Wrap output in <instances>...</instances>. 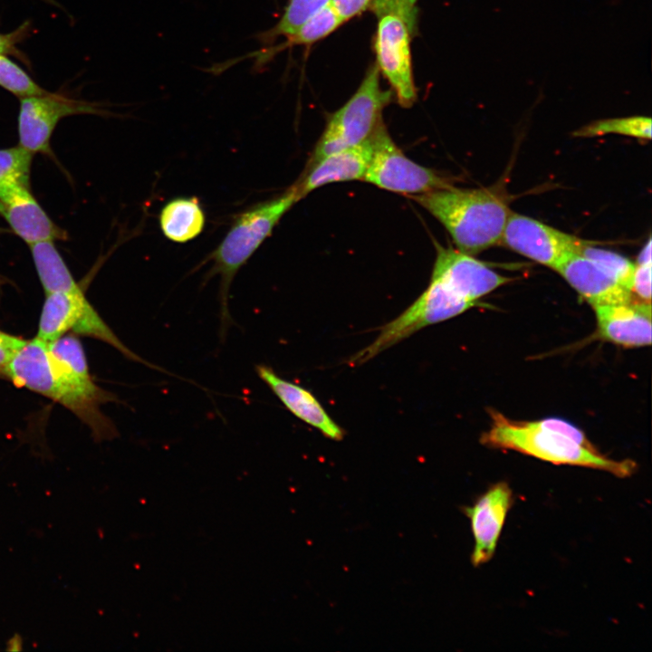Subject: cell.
Masks as SVG:
<instances>
[{
	"instance_id": "7c38bea8",
	"label": "cell",
	"mask_w": 652,
	"mask_h": 652,
	"mask_svg": "<svg viewBox=\"0 0 652 652\" xmlns=\"http://www.w3.org/2000/svg\"><path fill=\"white\" fill-rule=\"evenodd\" d=\"M0 215L28 245L67 238L66 231L50 218L33 196L30 184L0 185Z\"/></svg>"
},
{
	"instance_id": "5b68a950",
	"label": "cell",
	"mask_w": 652,
	"mask_h": 652,
	"mask_svg": "<svg viewBox=\"0 0 652 652\" xmlns=\"http://www.w3.org/2000/svg\"><path fill=\"white\" fill-rule=\"evenodd\" d=\"M392 93L381 89L379 68L377 64L372 65L356 92L328 120L310 165L368 139L382 120V111L390 102Z\"/></svg>"
},
{
	"instance_id": "7402d4cb",
	"label": "cell",
	"mask_w": 652,
	"mask_h": 652,
	"mask_svg": "<svg viewBox=\"0 0 652 652\" xmlns=\"http://www.w3.org/2000/svg\"><path fill=\"white\" fill-rule=\"evenodd\" d=\"M330 2L331 0H289L278 23L271 29L257 34L255 38L267 46L279 36L288 37Z\"/></svg>"
},
{
	"instance_id": "ffe728a7",
	"label": "cell",
	"mask_w": 652,
	"mask_h": 652,
	"mask_svg": "<svg viewBox=\"0 0 652 652\" xmlns=\"http://www.w3.org/2000/svg\"><path fill=\"white\" fill-rule=\"evenodd\" d=\"M29 248L45 294L55 292H82L56 249L54 241L37 242L30 244Z\"/></svg>"
},
{
	"instance_id": "83f0119b",
	"label": "cell",
	"mask_w": 652,
	"mask_h": 652,
	"mask_svg": "<svg viewBox=\"0 0 652 652\" xmlns=\"http://www.w3.org/2000/svg\"><path fill=\"white\" fill-rule=\"evenodd\" d=\"M30 30V23L24 22L10 33H0V53L12 55L27 62V58L21 53L18 44L29 35Z\"/></svg>"
},
{
	"instance_id": "2e32d148",
	"label": "cell",
	"mask_w": 652,
	"mask_h": 652,
	"mask_svg": "<svg viewBox=\"0 0 652 652\" xmlns=\"http://www.w3.org/2000/svg\"><path fill=\"white\" fill-rule=\"evenodd\" d=\"M373 153L370 137L365 141L321 158L310 165L306 173L292 187L300 199L324 185L360 180L369 166Z\"/></svg>"
},
{
	"instance_id": "8fae6325",
	"label": "cell",
	"mask_w": 652,
	"mask_h": 652,
	"mask_svg": "<svg viewBox=\"0 0 652 652\" xmlns=\"http://www.w3.org/2000/svg\"><path fill=\"white\" fill-rule=\"evenodd\" d=\"M410 33L397 15L379 18L375 51L379 71L392 87L398 103L410 108L417 99L409 48Z\"/></svg>"
},
{
	"instance_id": "e0dca14e",
	"label": "cell",
	"mask_w": 652,
	"mask_h": 652,
	"mask_svg": "<svg viewBox=\"0 0 652 652\" xmlns=\"http://www.w3.org/2000/svg\"><path fill=\"white\" fill-rule=\"evenodd\" d=\"M599 336L625 347L651 343V304L640 300L628 303L593 306Z\"/></svg>"
},
{
	"instance_id": "52a82bcc",
	"label": "cell",
	"mask_w": 652,
	"mask_h": 652,
	"mask_svg": "<svg viewBox=\"0 0 652 652\" xmlns=\"http://www.w3.org/2000/svg\"><path fill=\"white\" fill-rule=\"evenodd\" d=\"M68 332L101 340L131 360L158 369L129 350L118 338L90 303L83 291L46 293L35 337L51 342Z\"/></svg>"
},
{
	"instance_id": "603a6c76",
	"label": "cell",
	"mask_w": 652,
	"mask_h": 652,
	"mask_svg": "<svg viewBox=\"0 0 652 652\" xmlns=\"http://www.w3.org/2000/svg\"><path fill=\"white\" fill-rule=\"evenodd\" d=\"M619 134L642 139H651V119L645 116L606 119L593 121L575 130L574 137L591 138Z\"/></svg>"
},
{
	"instance_id": "ac0fdd59",
	"label": "cell",
	"mask_w": 652,
	"mask_h": 652,
	"mask_svg": "<svg viewBox=\"0 0 652 652\" xmlns=\"http://www.w3.org/2000/svg\"><path fill=\"white\" fill-rule=\"evenodd\" d=\"M259 378L296 417L315 427L326 437L340 441L343 430L333 421L317 398L302 387L288 381L266 365L255 366Z\"/></svg>"
},
{
	"instance_id": "6da1fadb",
	"label": "cell",
	"mask_w": 652,
	"mask_h": 652,
	"mask_svg": "<svg viewBox=\"0 0 652 652\" xmlns=\"http://www.w3.org/2000/svg\"><path fill=\"white\" fill-rule=\"evenodd\" d=\"M14 385L41 394L71 410L91 431L96 440L118 435L113 422L101 410L116 396L99 387L90 375H82L53 357L46 342L25 340L1 374Z\"/></svg>"
},
{
	"instance_id": "30bf717a",
	"label": "cell",
	"mask_w": 652,
	"mask_h": 652,
	"mask_svg": "<svg viewBox=\"0 0 652 652\" xmlns=\"http://www.w3.org/2000/svg\"><path fill=\"white\" fill-rule=\"evenodd\" d=\"M500 242L513 251L555 270L589 243L530 216L510 211Z\"/></svg>"
},
{
	"instance_id": "ba28073f",
	"label": "cell",
	"mask_w": 652,
	"mask_h": 652,
	"mask_svg": "<svg viewBox=\"0 0 652 652\" xmlns=\"http://www.w3.org/2000/svg\"><path fill=\"white\" fill-rule=\"evenodd\" d=\"M373 153L363 180L380 188L418 195L449 187L451 180L408 158L393 141L381 120L370 136Z\"/></svg>"
},
{
	"instance_id": "7a4b0ae2",
	"label": "cell",
	"mask_w": 652,
	"mask_h": 652,
	"mask_svg": "<svg viewBox=\"0 0 652 652\" xmlns=\"http://www.w3.org/2000/svg\"><path fill=\"white\" fill-rule=\"evenodd\" d=\"M492 425L481 438L487 446L510 449L550 462L604 470L618 477L631 475L636 464L606 457L570 423L559 418L513 420L492 411Z\"/></svg>"
},
{
	"instance_id": "4dcf8cb0",
	"label": "cell",
	"mask_w": 652,
	"mask_h": 652,
	"mask_svg": "<svg viewBox=\"0 0 652 652\" xmlns=\"http://www.w3.org/2000/svg\"><path fill=\"white\" fill-rule=\"evenodd\" d=\"M24 341L25 340L20 337L14 336L12 334L0 331V346L18 349L24 344Z\"/></svg>"
},
{
	"instance_id": "d6a6232c",
	"label": "cell",
	"mask_w": 652,
	"mask_h": 652,
	"mask_svg": "<svg viewBox=\"0 0 652 652\" xmlns=\"http://www.w3.org/2000/svg\"><path fill=\"white\" fill-rule=\"evenodd\" d=\"M651 239L649 238L647 244L640 251L637 263H651Z\"/></svg>"
},
{
	"instance_id": "9a60e30c",
	"label": "cell",
	"mask_w": 652,
	"mask_h": 652,
	"mask_svg": "<svg viewBox=\"0 0 652 652\" xmlns=\"http://www.w3.org/2000/svg\"><path fill=\"white\" fill-rule=\"evenodd\" d=\"M555 271L592 307L639 300L600 266L580 254L567 257Z\"/></svg>"
},
{
	"instance_id": "d4e9b609",
	"label": "cell",
	"mask_w": 652,
	"mask_h": 652,
	"mask_svg": "<svg viewBox=\"0 0 652 652\" xmlns=\"http://www.w3.org/2000/svg\"><path fill=\"white\" fill-rule=\"evenodd\" d=\"M0 87L19 99L45 94L40 86L21 66L0 53Z\"/></svg>"
},
{
	"instance_id": "836d02e7",
	"label": "cell",
	"mask_w": 652,
	"mask_h": 652,
	"mask_svg": "<svg viewBox=\"0 0 652 652\" xmlns=\"http://www.w3.org/2000/svg\"><path fill=\"white\" fill-rule=\"evenodd\" d=\"M7 645V649L10 651L21 650L23 647V639L19 635L15 634L8 640Z\"/></svg>"
},
{
	"instance_id": "8992f818",
	"label": "cell",
	"mask_w": 652,
	"mask_h": 652,
	"mask_svg": "<svg viewBox=\"0 0 652 652\" xmlns=\"http://www.w3.org/2000/svg\"><path fill=\"white\" fill-rule=\"evenodd\" d=\"M475 304L459 296L443 282L431 278L424 292L400 315L382 326L378 337L354 354L349 364L365 363L422 328L451 319Z\"/></svg>"
},
{
	"instance_id": "9c48e42d",
	"label": "cell",
	"mask_w": 652,
	"mask_h": 652,
	"mask_svg": "<svg viewBox=\"0 0 652 652\" xmlns=\"http://www.w3.org/2000/svg\"><path fill=\"white\" fill-rule=\"evenodd\" d=\"M19 100L18 145L33 154L52 155L51 138L62 119L79 114H107L94 103L49 91Z\"/></svg>"
},
{
	"instance_id": "f546056e",
	"label": "cell",
	"mask_w": 652,
	"mask_h": 652,
	"mask_svg": "<svg viewBox=\"0 0 652 652\" xmlns=\"http://www.w3.org/2000/svg\"><path fill=\"white\" fill-rule=\"evenodd\" d=\"M372 0H331V5L343 22L369 7Z\"/></svg>"
},
{
	"instance_id": "cb8c5ba5",
	"label": "cell",
	"mask_w": 652,
	"mask_h": 652,
	"mask_svg": "<svg viewBox=\"0 0 652 652\" xmlns=\"http://www.w3.org/2000/svg\"><path fill=\"white\" fill-rule=\"evenodd\" d=\"M593 244V242L587 243L579 254L597 264L630 291L635 264L617 253L598 248Z\"/></svg>"
},
{
	"instance_id": "f1b7e54d",
	"label": "cell",
	"mask_w": 652,
	"mask_h": 652,
	"mask_svg": "<svg viewBox=\"0 0 652 652\" xmlns=\"http://www.w3.org/2000/svg\"><path fill=\"white\" fill-rule=\"evenodd\" d=\"M631 292L639 300H651V263H636L631 282Z\"/></svg>"
},
{
	"instance_id": "1f68e13d",
	"label": "cell",
	"mask_w": 652,
	"mask_h": 652,
	"mask_svg": "<svg viewBox=\"0 0 652 652\" xmlns=\"http://www.w3.org/2000/svg\"><path fill=\"white\" fill-rule=\"evenodd\" d=\"M17 349H12L5 346H0V374L3 373L10 361L12 356Z\"/></svg>"
},
{
	"instance_id": "3957f363",
	"label": "cell",
	"mask_w": 652,
	"mask_h": 652,
	"mask_svg": "<svg viewBox=\"0 0 652 652\" xmlns=\"http://www.w3.org/2000/svg\"><path fill=\"white\" fill-rule=\"evenodd\" d=\"M410 197L446 227L459 251L468 254L500 243L510 213L503 199L485 188L451 186Z\"/></svg>"
},
{
	"instance_id": "44dd1931",
	"label": "cell",
	"mask_w": 652,
	"mask_h": 652,
	"mask_svg": "<svg viewBox=\"0 0 652 652\" xmlns=\"http://www.w3.org/2000/svg\"><path fill=\"white\" fill-rule=\"evenodd\" d=\"M344 22L336 13L331 3L326 5L312 16L307 19L286 42L278 46L266 47L263 50L251 53L249 58L255 57V64H263L276 52L296 44L313 43L336 30Z\"/></svg>"
},
{
	"instance_id": "484cf974",
	"label": "cell",
	"mask_w": 652,
	"mask_h": 652,
	"mask_svg": "<svg viewBox=\"0 0 652 652\" xmlns=\"http://www.w3.org/2000/svg\"><path fill=\"white\" fill-rule=\"evenodd\" d=\"M33 156L20 145L0 149V185L14 182L30 184Z\"/></svg>"
},
{
	"instance_id": "4316f807",
	"label": "cell",
	"mask_w": 652,
	"mask_h": 652,
	"mask_svg": "<svg viewBox=\"0 0 652 652\" xmlns=\"http://www.w3.org/2000/svg\"><path fill=\"white\" fill-rule=\"evenodd\" d=\"M416 2L417 0H372L369 7L379 18L385 14L398 16L412 36L417 31Z\"/></svg>"
},
{
	"instance_id": "d6986e66",
	"label": "cell",
	"mask_w": 652,
	"mask_h": 652,
	"mask_svg": "<svg viewBox=\"0 0 652 652\" xmlns=\"http://www.w3.org/2000/svg\"><path fill=\"white\" fill-rule=\"evenodd\" d=\"M205 213L197 197H177L168 201L159 214L163 235L170 241L186 243L201 234Z\"/></svg>"
},
{
	"instance_id": "277c9868",
	"label": "cell",
	"mask_w": 652,
	"mask_h": 652,
	"mask_svg": "<svg viewBox=\"0 0 652 652\" xmlns=\"http://www.w3.org/2000/svg\"><path fill=\"white\" fill-rule=\"evenodd\" d=\"M300 200L292 186L283 195L259 203L240 213L227 234L213 251L208 277L220 276V334L225 336L232 322L228 309L229 289L234 277L263 242L272 234L284 214Z\"/></svg>"
},
{
	"instance_id": "5bb4252c",
	"label": "cell",
	"mask_w": 652,
	"mask_h": 652,
	"mask_svg": "<svg viewBox=\"0 0 652 652\" xmlns=\"http://www.w3.org/2000/svg\"><path fill=\"white\" fill-rule=\"evenodd\" d=\"M513 502L512 489L507 483L500 482L491 486L472 506L465 508L475 539L471 555L475 567L488 562L494 557Z\"/></svg>"
},
{
	"instance_id": "4fadbf2b",
	"label": "cell",
	"mask_w": 652,
	"mask_h": 652,
	"mask_svg": "<svg viewBox=\"0 0 652 652\" xmlns=\"http://www.w3.org/2000/svg\"><path fill=\"white\" fill-rule=\"evenodd\" d=\"M431 278L443 282L459 296L474 303L510 280L471 254L440 244H436Z\"/></svg>"
}]
</instances>
